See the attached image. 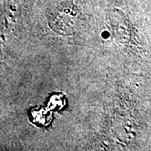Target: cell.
Instances as JSON below:
<instances>
[{"instance_id": "cell-1", "label": "cell", "mask_w": 151, "mask_h": 151, "mask_svg": "<svg viewBox=\"0 0 151 151\" xmlns=\"http://www.w3.org/2000/svg\"><path fill=\"white\" fill-rule=\"evenodd\" d=\"M51 118V113L50 110L45 108H35L31 111L29 114V119L31 122L38 126H45L48 124Z\"/></svg>"}, {"instance_id": "cell-2", "label": "cell", "mask_w": 151, "mask_h": 151, "mask_svg": "<svg viewBox=\"0 0 151 151\" xmlns=\"http://www.w3.org/2000/svg\"><path fill=\"white\" fill-rule=\"evenodd\" d=\"M63 96L62 95H54L50 98L49 102V109H51L53 111H57L63 107Z\"/></svg>"}]
</instances>
